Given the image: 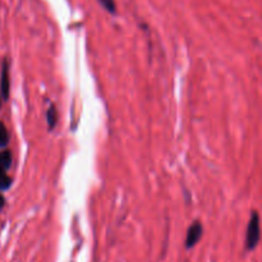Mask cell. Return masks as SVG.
<instances>
[{"instance_id": "obj_1", "label": "cell", "mask_w": 262, "mask_h": 262, "mask_svg": "<svg viewBox=\"0 0 262 262\" xmlns=\"http://www.w3.org/2000/svg\"><path fill=\"white\" fill-rule=\"evenodd\" d=\"M261 239V221L257 211L251 213V219L248 221L246 231V249L247 251H253L259 243Z\"/></svg>"}, {"instance_id": "obj_2", "label": "cell", "mask_w": 262, "mask_h": 262, "mask_svg": "<svg viewBox=\"0 0 262 262\" xmlns=\"http://www.w3.org/2000/svg\"><path fill=\"white\" fill-rule=\"evenodd\" d=\"M11 165L12 153L7 149L0 152V190H7V189L11 188L12 179L7 173Z\"/></svg>"}, {"instance_id": "obj_3", "label": "cell", "mask_w": 262, "mask_h": 262, "mask_svg": "<svg viewBox=\"0 0 262 262\" xmlns=\"http://www.w3.org/2000/svg\"><path fill=\"white\" fill-rule=\"evenodd\" d=\"M203 234V226L200 221H195L190 225V228L188 229V233H186V239H185V248L190 249L195 246L198 242L201 241Z\"/></svg>"}, {"instance_id": "obj_4", "label": "cell", "mask_w": 262, "mask_h": 262, "mask_svg": "<svg viewBox=\"0 0 262 262\" xmlns=\"http://www.w3.org/2000/svg\"><path fill=\"white\" fill-rule=\"evenodd\" d=\"M9 66L7 60H4L3 69H2V81H0V88H2V97L4 100L8 99L9 97Z\"/></svg>"}, {"instance_id": "obj_5", "label": "cell", "mask_w": 262, "mask_h": 262, "mask_svg": "<svg viewBox=\"0 0 262 262\" xmlns=\"http://www.w3.org/2000/svg\"><path fill=\"white\" fill-rule=\"evenodd\" d=\"M57 120H58V113L57 110H55V105L54 104H50V107L48 108V112H47V121H48V127L49 130H53L57 125Z\"/></svg>"}, {"instance_id": "obj_6", "label": "cell", "mask_w": 262, "mask_h": 262, "mask_svg": "<svg viewBox=\"0 0 262 262\" xmlns=\"http://www.w3.org/2000/svg\"><path fill=\"white\" fill-rule=\"evenodd\" d=\"M8 142H9L8 130H7L6 125L0 121V148L7 147Z\"/></svg>"}, {"instance_id": "obj_7", "label": "cell", "mask_w": 262, "mask_h": 262, "mask_svg": "<svg viewBox=\"0 0 262 262\" xmlns=\"http://www.w3.org/2000/svg\"><path fill=\"white\" fill-rule=\"evenodd\" d=\"M99 2L100 6L103 7V8L105 9V11L108 12V13L111 14H115L116 13V2L115 0H98Z\"/></svg>"}, {"instance_id": "obj_8", "label": "cell", "mask_w": 262, "mask_h": 262, "mask_svg": "<svg viewBox=\"0 0 262 262\" xmlns=\"http://www.w3.org/2000/svg\"><path fill=\"white\" fill-rule=\"evenodd\" d=\"M4 206H6V198L3 196V194H0V211L3 210Z\"/></svg>"}, {"instance_id": "obj_9", "label": "cell", "mask_w": 262, "mask_h": 262, "mask_svg": "<svg viewBox=\"0 0 262 262\" xmlns=\"http://www.w3.org/2000/svg\"><path fill=\"white\" fill-rule=\"evenodd\" d=\"M0 105H2V99H0Z\"/></svg>"}]
</instances>
